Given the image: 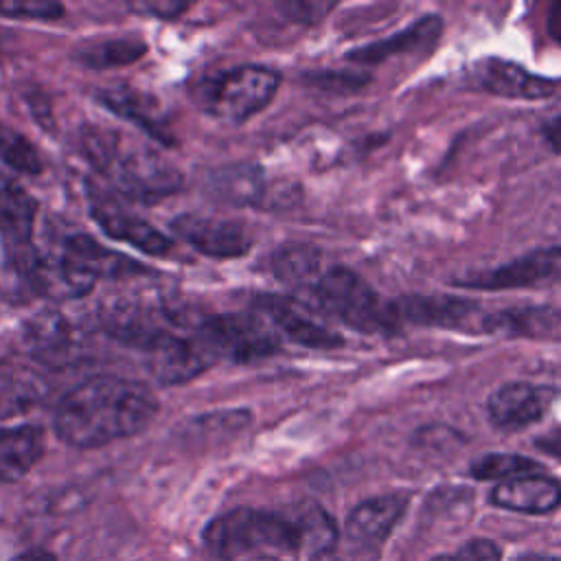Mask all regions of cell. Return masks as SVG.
Listing matches in <instances>:
<instances>
[{
	"label": "cell",
	"mask_w": 561,
	"mask_h": 561,
	"mask_svg": "<svg viewBox=\"0 0 561 561\" xmlns=\"http://www.w3.org/2000/svg\"><path fill=\"white\" fill-rule=\"evenodd\" d=\"M158 401L140 381L92 377L57 403L55 432L72 447L92 449L142 432L156 416Z\"/></svg>",
	"instance_id": "6da1fadb"
},
{
	"label": "cell",
	"mask_w": 561,
	"mask_h": 561,
	"mask_svg": "<svg viewBox=\"0 0 561 561\" xmlns=\"http://www.w3.org/2000/svg\"><path fill=\"white\" fill-rule=\"evenodd\" d=\"M79 147L85 160L123 195L156 202L182 188V173L140 140L103 127H83Z\"/></svg>",
	"instance_id": "7a4b0ae2"
},
{
	"label": "cell",
	"mask_w": 561,
	"mask_h": 561,
	"mask_svg": "<svg viewBox=\"0 0 561 561\" xmlns=\"http://www.w3.org/2000/svg\"><path fill=\"white\" fill-rule=\"evenodd\" d=\"M313 302L359 333H392L399 318L392 302H386L359 274L348 267H331L311 285Z\"/></svg>",
	"instance_id": "3957f363"
},
{
	"label": "cell",
	"mask_w": 561,
	"mask_h": 561,
	"mask_svg": "<svg viewBox=\"0 0 561 561\" xmlns=\"http://www.w3.org/2000/svg\"><path fill=\"white\" fill-rule=\"evenodd\" d=\"M204 546L219 559L239 561L261 550H291V533L283 511L241 506L204 528Z\"/></svg>",
	"instance_id": "277c9868"
},
{
	"label": "cell",
	"mask_w": 561,
	"mask_h": 561,
	"mask_svg": "<svg viewBox=\"0 0 561 561\" xmlns=\"http://www.w3.org/2000/svg\"><path fill=\"white\" fill-rule=\"evenodd\" d=\"M278 88V72L265 66H237L204 79L197 88L199 107L228 123H243L261 112Z\"/></svg>",
	"instance_id": "5b68a950"
},
{
	"label": "cell",
	"mask_w": 561,
	"mask_h": 561,
	"mask_svg": "<svg viewBox=\"0 0 561 561\" xmlns=\"http://www.w3.org/2000/svg\"><path fill=\"white\" fill-rule=\"evenodd\" d=\"M195 337L210 357L219 355L232 362H250L272 355L280 344L274 327L259 316L248 313L206 316L199 320Z\"/></svg>",
	"instance_id": "8992f818"
},
{
	"label": "cell",
	"mask_w": 561,
	"mask_h": 561,
	"mask_svg": "<svg viewBox=\"0 0 561 561\" xmlns=\"http://www.w3.org/2000/svg\"><path fill=\"white\" fill-rule=\"evenodd\" d=\"M37 202L15 180L0 175V243L7 265L33 283L39 267V252L33 243Z\"/></svg>",
	"instance_id": "52a82bcc"
},
{
	"label": "cell",
	"mask_w": 561,
	"mask_h": 561,
	"mask_svg": "<svg viewBox=\"0 0 561 561\" xmlns=\"http://www.w3.org/2000/svg\"><path fill=\"white\" fill-rule=\"evenodd\" d=\"M559 276H561V245H550V248H535L497 267L478 270V272L458 276L454 285L465 289L497 291V289L533 287L539 283H550Z\"/></svg>",
	"instance_id": "ba28073f"
},
{
	"label": "cell",
	"mask_w": 561,
	"mask_h": 561,
	"mask_svg": "<svg viewBox=\"0 0 561 561\" xmlns=\"http://www.w3.org/2000/svg\"><path fill=\"white\" fill-rule=\"evenodd\" d=\"M173 232L213 259H237L252 248L250 230L234 219L186 213L173 219Z\"/></svg>",
	"instance_id": "9c48e42d"
},
{
	"label": "cell",
	"mask_w": 561,
	"mask_h": 561,
	"mask_svg": "<svg viewBox=\"0 0 561 561\" xmlns=\"http://www.w3.org/2000/svg\"><path fill=\"white\" fill-rule=\"evenodd\" d=\"M90 215L107 237H112L116 241H125V243L142 250L145 254L164 256L173 248L169 237H164L151 224H147L138 215L127 213L114 199H110L101 193H90Z\"/></svg>",
	"instance_id": "30bf717a"
},
{
	"label": "cell",
	"mask_w": 561,
	"mask_h": 561,
	"mask_svg": "<svg viewBox=\"0 0 561 561\" xmlns=\"http://www.w3.org/2000/svg\"><path fill=\"white\" fill-rule=\"evenodd\" d=\"M145 355L149 373L160 383L169 386L197 377L213 359L195 335L184 337L173 331L164 333L149 351H145Z\"/></svg>",
	"instance_id": "8fae6325"
},
{
	"label": "cell",
	"mask_w": 561,
	"mask_h": 561,
	"mask_svg": "<svg viewBox=\"0 0 561 561\" xmlns=\"http://www.w3.org/2000/svg\"><path fill=\"white\" fill-rule=\"evenodd\" d=\"M471 81L478 85V90L491 92L495 96L504 99H548L557 92V83L539 77L519 64L497 59V57H486L478 61L471 70Z\"/></svg>",
	"instance_id": "7c38bea8"
},
{
	"label": "cell",
	"mask_w": 561,
	"mask_h": 561,
	"mask_svg": "<svg viewBox=\"0 0 561 561\" xmlns=\"http://www.w3.org/2000/svg\"><path fill=\"white\" fill-rule=\"evenodd\" d=\"M552 390L528 383L511 381L491 392L486 401L489 421L500 430H522L533 425L548 410Z\"/></svg>",
	"instance_id": "4fadbf2b"
},
{
	"label": "cell",
	"mask_w": 561,
	"mask_h": 561,
	"mask_svg": "<svg viewBox=\"0 0 561 561\" xmlns=\"http://www.w3.org/2000/svg\"><path fill=\"white\" fill-rule=\"evenodd\" d=\"M259 309L265 313V318L272 322L274 331L283 333L291 342L309 348H335L344 344V340L320 324L318 320L309 318L302 307H298L289 298L280 296H263L259 298Z\"/></svg>",
	"instance_id": "5bb4252c"
},
{
	"label": "cell",
	"mask_w": 561,
	"mask_h": 561,
	"mask_svg": "<svg viewBox=\"0 0 561 561\" xmlns=\"http://www.w3.org/2000/svg\"><path fill=\"white\" fill-rule=\"evenodd\" d=\"M392 307L403 322L440 329L462 327L478 311L473 300L458 296H401Z\"/></svg>",
	"instance_id": "9a60e30c"
},
{
	"label": "cell",
	"mask_w": 561,
	"mask_h": 561,
	"mask_svg": "<svg viewBox=\"0 0 561 561\" xmlns=\"http://www.w3.org/2000/svg\"><path fill=\"white\" fill-rule=\"evenodd\" d=\"M99 99L107 110L136 123L156 140L173 145L175 136L169 129V121H167L160 103L151 94L129 88V85H112V88L101 90Z\"/></svg>",
	"instance_id": "2e32d148"
},
{
	"label": "cell",
	"mask_w": 561,
	"mask_h": 561,
	"mask_svg": "<svg viewBox=\"0 0 561 561\" xmlns=\"http://www.w3.org/2000/svg\"><path fill=\"white\" fill-rule=\"evenodd\" d=\"M491 502L500 508L543 515L561 504V486L546 476H522L515 480L500 482L491 491Z\"/></svg>",
	"instance_id": "e0dca14e"
},
{
	"label": "cell",
	"mask_w": 561,
	"mask_h": 561,
	"mask_svg": "<svg viewBox=\"0 0 561 561\" xmlns=\"http://www.w3.org/2000/svg\"><path fill=\"white\" fill-rule=\"evenodd\" d=\"M291 533V550L307 552L309 557L333 550L337 528L333 517L316 502H298L283 511Z\"/></svg>",
	"instance_id": "ac0fdd59"
},
{
	"label": "cell",
	"mask_w": 561,
	"mask_h": 561,
	"mask_svg": "<svg viewBox=\"0 0 561 561\" xmlns=\"http://www.w3.org/2000/svg\"><path fill=\"white\" fill-rule=\"evenodd\" d=\"M403 495H377L357 504L346 517V535L359 543H381L405 511Z\"/></svg>",
	"instance_id": "d6986e66"
},
{
	"label": "cell",
	"mask_w": 561,
	"mask_h": 561,
	"mask_svg": "<svg viewBox=\"0 0 561 561\" xmlns=\"http://www.w3.org/2000/svg\"><path fill=\"white\" fill-rule=\"evenodd\" d=\"M44 454V434L35 425H0V484L24 478Z\"/></svg>",
	"instance_id": "ffe728a7"
},
{
	"label": "cell",
	"mask_w": 561,
	"mask_h": 561,
	"mask_svg": "<svg viewBox=\"0 0 561 561\" xmlns=\"http://www.w3.org/2000/svg\"><path fill=\"white\" fill-rule=\"evenodd\" d=\"M206 188L224 204L259 206L267 195V180L265 173L254 164H228L208 175Z\"/></svg>",
	"instance_id": "44dd1931"
},
{
	"label": "cell",
	"mask_w": 561,
	"mask_h": 561,
	"mask_svg": "<svg viewBox=\"0 0 561 561\" xmlns=\"http://www.w3.org/2000/svg\"><path fill=\"white\" fill-rule=\"evenodd\" d=\"M46 397L44 377L26 364L0 359V419L28 412Z\"/></svg>",
	"instance_id": "7402d4cb"
},
{
	"label": "cell",
	"mask_w": 561,
	"mask_h": 561,
	"mask_svg": "<svg viewBox=\"0 0 561 561\" xmlns=\"http://www.w3.org/2000/svg\"><path fill=\"white\" fill-rule=\"evenodd\" d=\"M440 28H443L440 15L430 13V15H423L421 20L412 22L408 28L394 33L388 39H379V42H373V44L351 50L348 59L359 61V64H377L392 55H401L408 50H421V48L432 46L438 39Z\"/></svg>",
	"instance_id": "603a6c76"
},
{
	"label": "cell",
	"mask_w": 561,
	"mask_h": 561,
	"mask_svg": "<svg viewBox=\"0 0 561 561\" xmlns=\"http://www.w3.org/2000/svg\"><path fill=\"white\" fill-rule=\"evenodd\" d=\"M272 274L289 285L300 289H311V285L318 280V267H320V252L313 245L305 243H287L278 248L270 259Z\"/></svg>",
	"instance_id": "cb8c5ba5"
},
{
	"label": "cell",
	"mask_w": 561,
	"mask_h": 561,
	"mask_svg": "<svg viewBox=\"0 0 561 561\" xmlns=\"http://www.w3.org/2000/svg\"><path fill=\"white\" fill-rule=\"evenodd\" d=\"M561 324V311L552 307H519L504 309L484 318L482 329L506 335H535L554 331Z\"/></svg>",
	"instance_id": "d4e9b609"
},
{
	"label": "cell",
	"mask_w": 561,
	"mask_h": 561,
	"mask_svg": "<svg viewBox=\"0 0 561 561\" xmlns=\"http://www.w3.org/2000/svg\"><path fill=\"white\" fill-rule=\"evenodd\" d=\"M26 337L35 355L42 359H59L70 348L72 331L59 313H42L28 324Z\"/></svg>",
	"instance_id": "484cf974"
},
{
	"label": "cell",
	"mask_w": 561,
	"mask_h": 561,
	"mask_svg": "<svg viewBox=\"0 0 561 561\" xmlns=\"http://www.w3.org/2000/svg\"><path fill=\"white\" fill-rule=\"evenodd\" d=\"M147 46L140 39L134 37H116L105 42H94L79 50V59L92 68H112V66H125L145 55Z\"/></svg>",
	"instance_id": "4316f807"
},
{
	"label": "cell",
	"mask_w": 561,
	"mask_h": 561,
	"mask_svg": "<svg viewBox=\"0 0 561 561\" xmlns=\"http://www.w3.org/2000/svg\"><path fill=\"white\" fill-rule=\"evenodd\" d=\"M471 476L478 480H515L522 476H535L539 465L530 458L517 454H484L482 458L473 460L469 467Z\"/></svg>",
	"instance_id": "83f0119b"
},
{
	"label": "cell",
	"mask_w": 561,
	"mask_h": 561,
	"mask_svg": "<svg viewBox=\"0 0 561 561\" xmlns=\"http://www.w3.org/2000/svg\"><path fill=\"white\" fill-rule=\"evenodd\" d=\"M0 160L13 171L24 175H37L42 171V158L28 138L11 127L0 125Z\"/></svg>",
	"instance_id": "f1b7e54d"
},
{
	"label": "cell",
	"mask_w": 561,
	"mask_h": 561,
	"mask_svg": "<svg viewBox=\"0 0 561 561\" xmlns=\"http://www.w3.org/2000/svg\"><path fill=\"white\" fill-rule=\"evenodd\" d=\"M0 13L9 18H31V20H53L64 13V7L57 2H0Z\"/></svg>",
	"instance_id": "f546056e"
},
{
	"label": "cell",
	"mask_w": 561,
	"mask_h": 561,
	"mask_svg": "<svg viewBox=\"0 0 561 561\" xmlns=\"http://www.w3.org/2000/svg\"><path fill=\"white\" fill-rule=\"evenodd\" d=\"M500 548L489 539H471L456 554L458 561H500Z\"/></svg>",
	"instance_id": "4dcf8cb0"
},
{
	"label": "cell",
	"mask_w": 561,
	"mask_h": 561,
	"mask_svg": "<svg viewBox=\"0 0 561 561\" xmlns=\"http://www.w3.org/2000/svg\"><path fill=\"white\" fill-rule=\"evenodd\" d=\"M289 15H296L300 11V15L296 20H302V22H313V20H320L329 9H333V4H322V2H291L285 7Z\"/></svg>",
	"instance_id": "1f68e13d"
},
{
	"label": "cell",
	"mask_w": 561,
	"mask_h": 561,
	"mask_svg": "<svg viewBox=\"0 0 561 561\" xmlns=\"http://www.w3.org/2000/svg\"><path fill=\"white\" fill-rule=\"evenodd\" d=\"M535 445H537V449H541L554 458H561V427H554V430L537 436Z\"/></svg>",
	"instance_id": "d6a6232c"
},
{
	"label": "cell",
	"mask_w": 561,
	"mask_h": 561,
	"mask_svg": "<svg viewBox=\"0 0 561 561\" xmlns=\"http://www.w3.org/2000/svg\"><path fill=\"white\" fill-rule=\"evenodd\" d=\"M541 131H543V138L548 142V147L552 151H561V116L546 121Z\"/></svg>",
	"instance_id": "836d02e7"
},
{
	"label": "cell",
	"mask_w": 561,
	"mask_h": 561,
	"mask_svg": "<svg viewBox=\"0 0 561 561\" xmlns=\"http://www.w3.org/2000/svg\"><path fill=\"white\" fill-rule=\"evenodd\" d=\"M11 561H55V557L44 550H31V552H22V554L13 557Z\"/></svg>",
	"instance_id": "e575fe53"
},
{
	"label": "cell",
	"mask_w": 561,
	"mask_h": 561,
	"mask_svg": "<svg viewBox=\"0 0 561 561\" xmlns=\"http://www.w3.org/2000/svg\"><path fill=\"white\" fill-rule=\"evenodd\" d=\"M517 561H561V559H557V557H548V554L530 552V554H522Z\"/></svg>",
	"instance_id": "d590c367"
},
{
	"label": "cell",
	"mask_w": 561,
	"mask_h": 561,
	"mask_svg": "<svg viewBox=\"0 0 561 561\" xmlns=\"http://www.w3.org/2000/svg\"><path fill=\"white\" fill-rule=\"evenodd\" d=\"M309 561H346V559H342V557H337L333 550H329V552H322V554L311 557Z\"/></svg>",
	"instance_id": "8d00e7d4"
},
{
	"label": "cell",
	"mask_w": 561,
	"mask_h": 561,
	"mask_svg": "<svg viewBox=\"0 0 561 561\" xmlns=\"http://www.w3.org/2000/svg\"><path fill=\"white\" fill-rule=\"evenodd\" d=\"M239 561H276V559L267 557V554H252V557H245V559H239Z\"/></svg>",
	"instance_id": "74e56055"
},
{
	"label": "cell",
	"mask_w": 561,
	"mask_h": 561,
	"mask_svg": "<svg viewBox=\"0 0 561 561\" xmlns=\"http://www.w3.org/2000/svg\"><path fill=\"white\" fill-rule=\"evenodd\" d=\"M432 561H458L456 557H436V559H432Z\"/></svg>",
	"instance_id": "f35d334b"
}]
</instances>
